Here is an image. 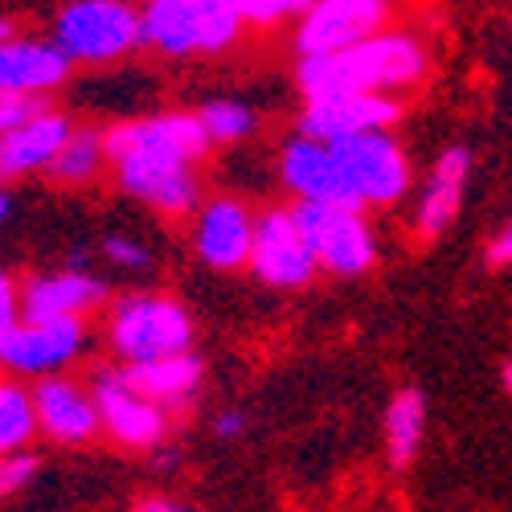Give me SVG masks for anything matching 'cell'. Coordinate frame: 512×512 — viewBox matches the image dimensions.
I'll list each match as a JSON object with an SVG mask.
<instances>
[{"mask_svg":"<svg viewBox=\"0 0 512 512\" xmlns=\"http://www.w3.org/2000/svg\"><path fill=\"white\" fill-rule=\"evenodd\" d=\"M431 74V50L422 46L414 33L402 29H381L377 37L361 41V46L320 54V58H300L295 82H300L304 103L312 99H332V95H406L422 87Z\"/></svg>","mask_w":512,"mask_h":512,"instance_id":"obj_1","label":"cell"},{"mask_svg":"<svg viewBox=\"0 0 512 512\" xmlns=\"http://www.w3.org/2000/svg\"><path fill=\"white\" fill-rule=\"evenodd\" d=\"M242 29L234 0H144L140 9V46L164 58L226 54Z\"/></svg>","mask_w":512,"mask_h":512,"instance_id":"obj_2","label":"cell"},{"mask_svg":"<svg viewBox=\"0 0 512 512\" xmlns=\"http://www.w3.org/2000/svg\"><path fill=\"white\" fill-rule=\"evenodd\" d=\"M193 316L177 295L164 291H132L115 300L107 320V340L119 365H148L193 349Z\"/></svg>","mask_w":512,"mask_h":512,"instance_id":"obj_3","label":"cell"},{"mask_svg":"<svg viewBox=\"0 0 512 512\" xmlns=\"http://www.w3.org/2000/svg\"><path fill=\"white\" fill-rule=\"evenodd\" d=\"M50 46L70 66H111L140 50V9L132 0H66Z\"/></svg>","mask_w":512,"mask_h":512,"instance_id":"obj_4","label":"cell"},{"mask_svg":"<svg viewBox=\"0 0 512 512\" xmlns=\"http://www.w3.org/2000/svg\"><path fill=\"white\" fill-rule=\"evenodd\" d=\"M324 148L336 164L340 189H345V205L365 213V209L398 205L410 193L414 168H410L406 148L394 140V132L349 136V140H336Z\"/></svg>","mask_w":512,"mask_h":512,"instance_id":"obj_5","label":"cell"},{"mask_svg":"<svg viewBox=\"0 0 512 512\" xmlns=\"http://www.w3.org/2000/svg\"><path fill=\"white\" fill-rule=\"evenodd\" d=\"M295 222L316 259V271L357 279L377 267V234L353 205H295Z\"/></svg>","mask_w":512,"mask_h":512,"instance_id":"obj_6","label":"cell"},{"mask_svg":"<svg viewBox=\"0 0 512 512\" xmlns=\"http://www.w3.org/2000/svg\"><path fill=\"white\" fill-rule=\"evenodd\" d=\"M91 398L99 414V431H107L127 451H156L168 443V414L156 410L132 381L123 365H107L91 377Z\"/></svg>","mask_w":512,"mask_h":512,"instance_id":"obj_7","label":"cell"},{"mask_svg":"<svg viewBox=\"0 0 512 512\" xmlns=\"http://www.w3.org/2000/svg\"><path fill=\"white\" fill-rule=\"evenodd\" d=\"M246 267L263 287H275V291H300L316 279V259L291 209L275 205V209L254 213V238H250Z\"/></svg>","mask_w":512,"mask_h":512,"instance_id":"obj_8","label":"cell"},{"mask_svg":"<svg viewBox=\"0 0 512 512\" xmlns=\"http://www.w3.org/2000/svg\"><path fill=\"white\" fill-rule=\"evenodd\" d=\"M87 345V320H17L9 332H0V369L13 377H54L58 369H70L87 353Z\"/></svg>","mask_w":512,"mask_h":512,"instance_id":"obj_9","label":"cell"},{"mask_svg":"<svg viewBox=\"0 0 512 512\" xmlns=\"http://www.w3.org/2000/svg\"><path fill=\"white\" fill-rule=\"evenodd\" d=\"M107 144V164L123 156H164L181 164H201L209 152V140L193 111H160V115H140L123 119L111 132H103Z\"/></svg>","mask_w":512,"mask_h":512,"instance_id":"obj_10","label":"cell"},{"mask_svg":"<svg viewBox=\"0 0 512 512\" xmlns=\"http://www.w3.org/2000/svg\"><path fill=\"white\" fill-rule=\"evenodd\" d=\"M390 25V0H312L295 25L300 58H320L361 46Z\"/></svg>","mask_w":512,"mask_h":512,"instance_id":"obj_11","label":"cell"},{"mask_svg":"<svg viewBox=\"0 0 512 512\" xmlns=\"http://www.w3.org/2000/svg\"><path fill=\"white\" fill-rule=\"evenodd\" d=\"M111 164H115L119 189L156 213L181 218V213H193L201 205V177L193 164L164 160V156H123Z\"/></svg>","mask_w":512,"mask_h":512,"instance_id":"obj_12","label":"cell"},{"mask_svg":"<svg viewBox=\"0 0 512 512\" xmlns=\"http://www.w3.org/2000/svg\"><path fill=\"white\" fill-rule=\"evenodd\" d=\"M254 213L238 197H209L193 209V254L209 271H242L250 259Z\"/></svg>","mask_w":512,"mask_h":512,"instance_id":"obj_13","label":"cell"},{"mask_svg":"<svg viewBox=\"0 0 512 512\" xmlns=\"http://www.w3.org/2000/svg\"><path fill=\"white\" fill-rule=\"evenodd\" d=\"M33 418L37 431L58 447H87L99 439V414H95V398L82 381L54 373V377H37L33 381Z\"/></svg>","mask_w":512,"mask_h":512,"instance_id":"obj_14","label":"cell"},{"mask_svg":"<svg viewBox=\"0 0 512 512\" xmlns=\"http://www.w3.org/2000/svg\"><path fill=\"white\" fill-rule=\"evenodd\" d=\"M402 119V99L390 95H332V99H312L300 111V136L316 144H336L349 136H369V132H394Z\"/></svg>","mask_w":512,"mask_h":512,"instance_id":"obj_15","label":"cell"},{"mask_svg":"<svg viewBox=\"0 0 512 512\" xmlns=\"http://www.w3.org/2000/svg\"><path fill=\"white\" fill-rule=\"evenodd\" d=\"M107 304V283L91 271H46L21 283V320L50 324V320H87L95 308Z\"/></svg>","mask_w":512,"mask_h":512,"instance_id":"obj_16","label":"cell"},{"mask_svg":"<svg viewBox=\"0 0 512 512\" xmlns=\"http://www.w3.org/2000/svg\"><path fill=\"white\" fill-rule=\"evenodd\" d=\"M467 181H472V148L447 144L439 152V160L431 164V177H426L418 209H414V234L422 242H435L451 230V222L463 209V197H467Z\"/></svg>","mask_w":512,"mask_h":512,"instance_id":"obj_17","label":"cell"},{"mask_svg":"<svg viewBox=\"0 0 512 512\" xmlns=\"http://www.w3.org/2000/svg\"><path fill=\"white\" fill-rule=\"evenodd\" d=\"M70 127L74 123L58 107H46V111H37L33 119L17 123L13 132L0 136V189H9L21 177L46 173L50 160L58 156V148L66 144Z\"/></svg>","mask_w":512,"mask_h":512,"instance_id":"obj_18","label":"cell"},{"mask_svg":"<svg viewBox=\"0 0 512 512\" xmlns=\"http://www.w3.org/2000/svg\"><path fill=\"white\" fill-rule=\"evenodd\" d=\"M70 62L50 46L46 37H9L0 46V95L46 99L66 87Z\"/></svg>","mask_w":512,"mask_h":512,"instance_id":"obj_19","label":"cell"},{"mask_svg":"<svg viewBox=\"0 0 512 512\" xmlns=\"http://www.w3.org/2000/svg\"><path fill=\"white\" fill-rule=\"evenodd\" d=\"M279 181L295 193V205H345L328 148L308 136H291L279 148Z\"/></svg>","mask_w":512,"mask_h":512,"instance_id":"obj_20","label":"cell"},{"mask_svg":"<svg viewBox=\"0 0 512 512\" xmlns=\"http://www.w3.org/2000/svg\"><path fill=\"white\" fill-rule=\"evenodd\" d=\"M123 369H127V381L164 414L189 410L201 394V381H205V365L193 349L164 357V361H148V365H123Z\"/></svg>","mask_w":512,"mask_h":512,"instance_id":"obj_21","label":"cell"},{"mask_svg":"<svg viewBox=\"0 0 512 512\" xmlns=\"http://www.w3.org/2000/svg\"><path fill=\"white\" fill-rule=\"evenodd\" d=\"M103 168H107V144H103L99 127H70L66 144L58 148V156L50 160L46 173H50L54 185L78 189V185L99 181Z\"/></svg>","mask_w":512,"mask_h":512,"instance_id":"obj_22","label":"cell"},{"mask_svg":"<svg viewBox=\"0 0 512 512\" xmlns=\"http://www.w3.org/2000/svg\"><path fill=\"white\" fill-rule=\"evenodd\" d=\"M426 431V398L418 390H398L386 406V459L390 467H410Z\"/></svg>","mask_w":512,"mask_h":512,"instance_id":"obj_23","label":"cell"},{"mask_svg":"<svg viewBox=\"0 0 512 512\" xmlns=\"http://www.w3.org/2000/svg\"><path fill=\"white\" fill-rule=\"evenodd\" d=\"M193 115L201 123L209 148L213 144H242V140H250L254 132H259V111H254L250 103H242V99H230V95L205 99Z\"/></svg>","mask_w":512,"mask_h":512,"instance_id":"obj_24","label":"cell"},{"mask_svg":"<svg viewBox=\"0 0 512 512\" xmlns=\"http://www.w3.org/2000/svg\"><path fill=\"white\" fill-rule=\"evenodd\" d=\"M37 435L33 398L17 377H0V455H21L29 451Z\"/></svg>","mask_w":512,"mask_h":512,"instance_id":"obj_25","label":"cell"},{"mask_svg":"<svg viewBox=\"0 0 512 512\" xmlns=\"http://www.w3.org/2000/svg\"><path fill=\"white\" fill-rule=\"evenodd\" d=\"M312 0H234V9L246 29H279L287 21H300Z\"/></svg>","mask_w":512,"mask_h":512,"instance_id":"obj_26","label":"cell"},{"mask_svg":"<svg viewBox=\"0 0 512 512\" xmlns=\"http://www.w3.org/2000/svg\"><path fill=\"white\" fill-rule=\"evenodd\" d=\"M103 254H107V263H115L123 271H148L152 267V250L132 234H107Z\"/></svg>","mask_w":512,"mask_h":512,"instance_id":"obj_27","label":"cell"},{"mask_svg":"<svg viewBox=\"0 0 512 512\" xmlns=\"http://www.w3.org/2000/svg\"><path fill=\"white\" fill-rule=\"evenodd\" d=\"M37 476V455L21 451V455H0V500H9L17 492H25Z\"/></svg>","mask_w":512,"mask_h":512,"instance_id":"obj_28","label":"cell"},{"mask_svg":"<svg viewBox=\"0 0 512 512\" xmlns=\"http://www.w3.org/2000/svg\"><path fill=\"white\" fill-rule=\"evenodd\" d=\"M50 103L46 99H21V95H0V136L13 132L17 123L33 119L37 111H46Z\"/></svg>","mask_w":512,"mask_h":512,"instance_id":"obj_29","label":"cell"},{"mask_svg":"<svg viewBox=\"0 0 512 512\" xmlns=\"http://www.w3.org/2000/svg\"><path fill=\"white\" fill-rule=\"evenodd\" d=\"M17 320H21V283L9 271H0V332H9Z\"/></svg>","mask_w":512,"mask_h":512,"instance_id":"obj_30","label":"cell"},{"mask_svg":"<svg viewBox=\"0 0 512 512\" xmlns=\"http://www.w3.org/2000/svg\"><path fill=\"white\" fill-rule=\"evenodd\" d=\"M484 263H488L492 271H508V263H512V230H508V226H500V230L488 238Z\"/></svg>","mask_w":512,"mask_h":512,"instance_id":"obj_31","label":"cell"},{"mask_svg":"<svg viewBox=\"0 0 512 512\" xmlns=\"http://www.w3.org/2000/svg\"><path fill=\"white\" fill-rule=\"evenodd\" d=\"M246 426H250V414L230 406V410H222L218 418H213V435H218V439H242Z\"/></svg>","mask_w":512,"mask_h":512,"instance_id":"obj_32","label":"cell"},{"mask_svg":"<svg viewBox=\"0 0 512 512\" xmlns=\"http://www.w3.org/2000/svg\"><path fill=\"white\" fill-rule=\"evenodd\" d=\"M136 512H185L177 500H168V496H144L136 504Z\"/></svg>","mask_w":512,"mask_h":512,"instance_id":"obj_33","label":"cell"},{"mask_svg":"<svg viewBox=\"0 0 512 512\" xmlns=\"http://www.w3.org/2000/svg\"><path fill=\"white\" fill-rule=\"evenodd\" d=\"M177 463H181V451H177V447H168V443H160V447H156V467H164V472H173Z\"/></svg>","mask_w":512,"mask_h":512,"instance_id":"obj_34","label":"cell"},{"mask_svg":"<svg viewBox=\"0 0 512 512\" xmlns=\"http://www.w3.org/2000/svg\"><path fill=\"white\" fill-rule=\"evenodd\" d=\"M13 205H17L13 193H9V189H0V226H9V222H13Z\"/></svg>","mask_w":512,"mask_h":512,"instance_id":"obj_35","label":"cell"},{"mask_svg":"<svg viewBox=\"0 0 512 512\" xmlns=\"http://www.w3.org/2000/svg\"><path fill=\"white\" fill-rule=\"evenodd\" d=\"M9 37H17V21H13V17H5V13H0V46H5Z\"/></svg>","mask_w":512,"mask_h":512,"instance_id":"obj_36","label":"cell"}]
</instances>
